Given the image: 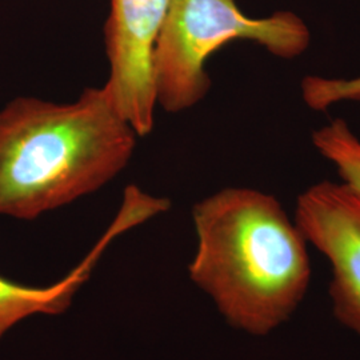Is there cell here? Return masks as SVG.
I'll return each instance as SVG.
<instances>
[{"mask_svg":"<svg viewBox=\"0 0 360 360\" xmlns=\"http://www.w3.org/2000/svg\"><path fill=\"white\" fill-rule=\"evenodd\" d=\"M171 0H110L104 26L110 65L104 89L117 111L146 136L154 129V49Z\"/></svg>","mask_w":360,"mask_h":360,"instance_id":"cell-4","label":"cell"},{"mask_svg":"<svg viewBox=\"0 0 360 360\" xmlns=\"http://www.w3.org/2000/svg\"><path fill=\"white\" fill-rule=\"evenodd\" d=\"M295 221L331 263L338 321L360 335V193L345 183H316L299 195Z\"/></svg>","mask_w":360,"mask_h":360,"instance_id":"cell-5","label":"cell"},{"mask_svg":"<svg viewBox=\"0 0 360 360\" xmlns=\"http://www.w3.org/2000/svg\"><path fill=\"white\" fill-rule=\"evenodd\" d=\"M235 40L257 43L281 59H295L309 50L311 31L291 11L251 18L236 0H171L154 49L156 104L178 114L200 103L211 89L207 60Z\"/></svg>","mask_w":360,"mask_h":360,"instance_id":"cell-3","label":"cell"},{"mask_svg":"<svg viewBox=\"0 0 360 360\" xmlns=\"http://www.w3.org/2000/svg\"><path fill=\"white\" fill-rule=\"evenodd\" d=\"M193 283L232 327L264 336L299 307L311 281L307 240L281 202L229 187L193 206Z\"/></svg>","mask_w":360,"mask_h":360,"instance_id":"cell-1","label":"cell"},{"mask_svg":"<svg viewBox=\"0 0 360 360\" xmlns=\"http://www.w3.org/2000/svg\"><path fill=\"white\" fill-rule=\"evenodd\" d=\"M302 98L314 111H326L336 104L360 102V75L326 77L309 75L302 80Z\"/></svg>","mask_w":360,"mask_h":360,"instance_id":"cell-8","label":"cell"},{"mask_svg":"<svg viewBox=\"0 0 360 360\" xmlns=\"http://www.w3.org/2000/svg\"><path fill=\"white\" fill-rule=\"evenodd\" d=\"M141 223L138 212L129 206H122L114 223L103 238L94 247L84 260L58 283L49 287H30L15 283L0 275V339L13 326L27 318L46 314L58 315L65 312L83 283L90 278L91 271L102 257L105 247L117 235Z\"/></svg>","mask_w":360,"mask_h":360,"instance_id":"cell-6","label":"cell"},{"mask_svg":"<svg viewBox=\"0 0 360 360\" xmlns=\"http://www.w3.org/2000/svg\"><path fill=\"white\" fill-rule=\"evenodd\" d=\"M312 144L338 171L342 183L360 193V138L343 119H334L312 134Z\"/></svg>","mask_w":360,"mask_h":360,"instance_id":"cell-7","label":"cell"},{"mask_svg":"<svg viewBox=\"0 0 360 360\" xmlns=\"http://www.w3.org/2000/svg\"><path fill=\"white\" fill-rule=\"evenodd\" d=\"M136 138L104 86L70 103L13 99L0 110V215L34 220L98 191L127 167Z\"/></svg>","mask_w":360,"mask_h":360,"instance_id":"cell-2","label":"cell"}]
</instances>
